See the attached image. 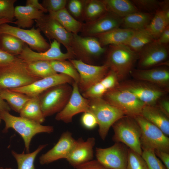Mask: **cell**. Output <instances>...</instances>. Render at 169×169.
<instances>
[{"instance_id":"1","label":"cell","mask_w":169,"mask_h":169,"mask_svg":"<svg viewBox=\"0 0 169 169\" xmlns=\"http://www.w3.org/2000/svg\"><path fill=\"white\" fill-rule=\"evenodd\" d=\"M0 118L5 124L3 132H6L10 128L14 129L23 139L27 153L29 152L31 142L35 135L42 133H50L54 131L53 126L43 125L20 116H15L8 111L1 112Z\"/></svg>"},{"instance_id":"2","label":"cell","mask_w":169,"mask_h":169,"mask_svg":"<svg viewBox=\"0 0 169 169\" xmlns=\"http://www.w3.org/2000/svg\"><path fill=\"white\" fill-rule=\"evenodd\" d=\"M104 64L116 75L119 81L125 79L130 73L138 59V54L123 45H109Z\"/></svg>"},{"instance_id":"3","label":"cell","mask_w":169,"mask_h":169,"mask_svg":"<svg viewBox=\"0 0 169 169\" xmlns=\"http://www.w3.org/2000/svg\"><path fill=\"white\" fill-rule=\"evenodd\" d=\"M112 127L114 132L112 137L113 141L122 143L141 155V130L134 117L125 115L115 122Z\"/></svg>"},{"instance_id":"4","label":"cell","mask_w":169,"mask_h":169,"mask_svg":"<svg viewBox=\"0 0 169 169\" xmlns=\"http://www.w3.org/2000/svg\"><path fill=\"white\" fill-rule=\"evenodd\" d=\"M89 100L88 112L95 117L99 126V136L103 140H104L111 127L125 115L120 110L102 98Z\"/></svg>"},{"instance_id":"5","label":"cell","mask_w":169,"mask_h":169,"mask_svg":"<svg viewBox=\"0 0 169 169\" xmlns=\"http://www.w3.org/2000/svg\"><path fill=\"white\" fill-rule=\"evenodd\" d=\"M40 79L28 71L26 63L19 58L13 63L0 68V90L22 87Z\"/></svg>"},{"instance_id":"6","label":"cell","mask_w":169,"mask_h":169,"mask_svg":"<svg viewBox=\"0 0 169 169\" xmlns=\"http://www.w3.org/2000/svg\"><path fill=\"white\" fill-rule=\"evenodd\" d=\"M73 90L68 83L53 86L38 96L41 108L44 117L60 112L69 101Z\"/></svg>"},{"instance_id":"7","label":"cell","mask_w":169,"mask_h":169,"mask_svg":"<svg viewBox=\"0 0 169 169\" xmlns=\"http://www.w3.org/2000/svg\"><path fill=\"white\" fill-rule=\"evenodd\" d=\"M106 50L94 37L73 34L70 53L75 59L92 64L93 60L103 54Z\"/></svg>"},{"instance_id":"8","label":"cell","mask_w":169,"mask_h":169,"mask_svg":"<svg viewBox=\"0 0 169 169\" xmlns=\"http://www.w3.org/2000/svg\"><path fill=\"white\" fill-rule=\"evenodd\" d=\"M102 98L120 110L125 115L133 117L141 115L146 105L130 91L118 87L108 91Z\"/></svg>"},{"instance_id":"9","label":"cell","mask_w":169,"mask_h":169,"mask_svg":"<svg viewBox=\"0 0 169 169\" xmlns=\"http://www.w3.org/2000/svg\"><path fill=\"white\" fill-rule=\"evenodd\" d=\"M141 130V143L142 150L151 149L169 153V138L157 127L141 115L134 117Z\"/></svg>"},{"instance_id":"10","label":"cell","mask_w":169,"mask_h":169,"mask_svg":"<svg viewBox=\"0 0 169 169\" xmlns=\"http://www.w3.org/2000/svg\"><path fill=\"white\" fill-rule=\"evenodd\" d=\"M2 33L9 34L17 37L32 50L37 52L45 51L50 47V44L42 35L38 28L33 27L30 29H25L4 23L0 25V34Z\"/></svg>"},{"instance_id":"11","label":"cell","mask_w":169,"mask_h":169,"mask_svg":"<svg viewBox=\"0 0 169 169\" xmlns=\"http://www.w3.org/2000/svg\"><path fill=\"white\" fill-rule=\"evenodd\" d=\"M116 87L130 91L146 105H156L167 92L155 85L136 79L119 83Z\"/></svg>"},{"instance_id":"12","label":"cell","mask_w":169,"mask_h":169,"mask_svg":"<svg viewBox=\"0 0 169 169\" xmlns=\"http://www.w3.org/2000/svg\"><path fill=\"white\" fill-rule=\"evenodd\" d=\"M128 149L117 142L108 147H96V160L106 169H126Z\"/></svg>"},{"instance_id":"13","label":"cell","mask_w":169,"mask_h":169,"mask_svg":"<svg viewBox=\"0 0 169 169\" xmlns=\"http://www.w3.org/2000/svg\"><path fill=\"white\" fill-rule=\"evenodd\" d=\"M69 60L74 66L79 74L78 85L80 92L82 93L103 79L109 70V67L104 64L95 65L85 63L80 60Z\"/></svg>"},{"instance_id":"14","label":"cell","mask_w":169,"mask_h":169,"mask_svg":"<svg viewBox=\"0 0 169 169\" xmlns=\"http://www.w3.org/2000/svg\"><path fill=\"white\" fill-rule=\"evenodd\" d=\"M34 21L37 28L48 39L55 40L63 44L66 48L67 52L71 54L70 46L73 33L67 31L59 22L51 17L48 14H44L40 18Z\"/></svg>"},{"instance_id":"15","label":"cell","mask_w":169,"mask_h":169,"mask_svg":"<svg viewBox=\"0 0 169 169\" xmlns=\"http://www.w3.org/2000/svg\"><path fill=\"white\" fill-rule=\"evenodd\" d=\"M18 57L26 63L37 61H50L74 59L72 54L69 52H62L60 44L55 40L50 44V47L43 52H37L32 50L25 44L21 54Z\"/></svg>"},{"instance_id":"16","label":"cell","mask_w":169,"mask_h":169,"mask_svg":"<svg viewBox=\"0 0 169 169\" xmlns=\"http://www.w3.org/2000/svg\"><path fill=\"white\" fill-rule=\"evenodd\" d=\"M72 88V91L69 101L62 110L55 116V119L57 120L69 123L72 121L73 116L76 115L89 111V100L81 95L77 83H73Z\"/></svg>"},{"instance_id":"17","label":"cell","mask_w":169,"mask_h":169,"mask_svg":"<svg viewBox=\"0 0 169 169\" xmlns=\"http://www.w3.org/2000/svg\"><path fill=\"white\" fill-rule=\"evenodd\" d=\"M122 18L108 11L96 19L83 23L81 35L94 37L121 25Z\"/></svg>"},{"instance_id":"18","label":"cell","mask_w":169,"mask_h":169,"mask_svg":"<svg viewBox=\"0 0 169 169\" xmlns=\"http://www.w3.org/2000/svg\"><path fill=\"white\" fill-rule=\"evenodd\" d=\"M74 82V80L68 76L57 73L40 79L28 85L10 90L32 97L38 96L45 91L54 86L64 83L72 84Z\"/></svg>"},{"instance_id":"19","label":"cell","mask_w":169,"mask_h":169,"mask_svg":"<svg viewBox=\"0 0 169 169\" xmlns=\"http://www.w3.org/2000/svg\"><path fill=\"white\" fill-rule=\"evenodd\" d=\"M76 142L69 131L63 132L56 144L51 149L41 155L39 158L41 165L49 164L62 159H66Z\"/></svg>"},{"instance_id":"20","label":"cell","mask_w":169,"mask_h":169,"mask_svg":"<svg viewBox=\"0 0 169 169\" xmlns=\"http://www.w3.org/2000/svg\"><path fill=\"white\" fill-rule=\"evenodd\" d=\"M138 54L139 67L146 69L166 60L168 52L165 45L160 44L155 40L146 45Z\"/></svg>"},{"instance_id":"21","label":"cell","mask_w":169,"mask_h":169,"mask_svg":"<svg viewBox=\"0 0 169 169\" xmlns=\"http://www.w3.org/2000/svg\"><path fill=\"white\" fill-rule=\"evenodd\" d=\"M95 143L94 137H89L86 141L82 138H79L76 140L74 147L66 160L75 168L92 160Z\"/></svg>"},{"instance_id":"22","label":"cell","mask_w":169,"mask_h":169,"mask_svg":"<svg viewBox=\"0 0 169 169\" xmlns=\"http://www.w3.org/2000/svg\"><path fill=\"white\" fill-rule=\"evenodd\" d=\"M130 73L136 80L155 85L167 92L169 90V71L166 68L132 69Z\"/></svg>"},{"instance_id":"23","label":"cell","mask_w":169,"mask_h":169,"mask_svg":"<svg viewBox=\"0 0 169 169\" xmlns=\"http://www.w3.org/2000/svg\"><path fill=\"white\" fill-rule=\"evenodd\" d=\"M119 81L116 74L109 69L103 79L83 92L82 95L88 99L102 98L106 92L117 87Z\"/></svg>"},{"instance_id":"24","label":"cell","mask_w":169,"mask_h":169,"mask_svg":"<svg viewBox=\"0 0 169 169\" xmlns=\"http://www.w3.org/2000/svg\"><path fill=\"white\" fill-rule=\"evenodd\" d=\"M44 13L29 6H17L15 7L14 13L16 20L13 23L19 28H30L33 26L35 20L40 18Z\"/></svg>"},{"instance_id":"25","label":"cell","mask_w":169,"mask_h":169,"mask_svg":"<svg viewBox=\"0 0 169 169\" xmlns=\"http://www.w3.org/2000/svg\"><path fill=\"white\" fill-rule=\"evenodd\" d=\"M135 30L125 28H115L97 35L96 38L103 46L108 45H125Z\"/></svg>"},{"instance_id":"26","label":"cell","mask_w":169,"mask_h":169,"mask_svg":"<svg viewBox=\"0 0 169 169\" xmlns=\"http://www.w3.org/2000/svg\"><path fill=\"white\" fill-rule=\"evenodd\" d=\"M159 128L166 136L169 135V117L166 115L156 105H146L141 115Z\"/></svg>"},{"instance_id":"27","label":"cell","mask_w":169,"mask_h":169,"mask_svg":"<svg viewBox=\"0 0 169 169\" xmlns=\"http://www.w3.org/2000/svg\"><path fill=\"white\" fill-rule=\"evenodd\" d=\"M48 14L68 32L74 34L81 32L83 23L75 19L65 8L56 12L49 13Z\"/></svg>"},{"instance_id":"28","label":"cell","mask_w":169,"mask_h":169,"mask_svg":"<svg viewBox=\"0 0 169 169\" xmlns=\"http://www.w3.org/2000/svg\"><path fill=\"white\" fill-rule=\"evenodd\" d=\"M152 17V15L150 13L139 11L123 18L121 25L123 26L124 28L134 30L145 29Z\"/></svg>"},{"instance_id":"29","label":"cell","mask_w":169,"mask_h":169,"mask_svg":"<svg viewBox=\"0 0 169 169\" xmlns=\"http://www.w3.org/2000/svg\"><path fill=\"white\" fill-rule=\"evenodd\" d=\"M107 11L123 18L139 11L135 5L128 0H102Z\"/></svg>"},{"instance_id":"30","label":"cell","mask_w":169,"mask_h":169,"mask_svg":"<svg viewBox=\"0 0 169 169\" xmlns=\"http://www.w3.org/2000/svg\"><path fill=\"white\" fill-rule=\"evenodd\" d=\"M19 113L20 116L40 124H41L45 120L38 96L31 97L25 103Z\"/></svg>"},{"instance_id":"31","label":"cell","mask_w":169,"mask_h":169,"mask_svg":"<svg viewBox=\"0 0 169 169\" xmlns=\"http://www.w3.org/2000/svg\"><path fill=\"white\" fill-rule=\"evenodd\" d=\"M0 95L3 100L7 101L11 109L19 113L31 98L24 94L9 89L0 90Z\"/></svg>"},{"instance_id":"32","label":"cell","mask_w":169,"mask_h":169,"mask_svg":"<svg viewBox=\"0 0 169 169\" xmlns=\"http://www.w3.org/2000/svg\"><path fill=\"white\" fill-rule=\"evenodd\" d=\"M102 0H86L82 20L84 23L93 21L101 16L106 12Z\"/></svg>"},{"instance_id":"33","label":"cell","mask_w":169,"mask_h":169,"mask_svg":"<svg viewBox=\"0 0 169 169\" xmlns=\"http://www.w3.org/2000/svg\"><path fill=\"white\" fill-rule=\"evenodd\" d=\"M25 43L17 37L8 34H0V49L12 55L19 56Z\"/></svg>"},{"instance_id":"34","label":"cell","mask_w":169,"mask_h":169,"mask_svg":"<svg viewBox=\"0 0 169 169\" xmlns=\"http://www.w3.org/2000/svg\"><path fill=\"white\" fill-rule=\"evenodd\" d=\"M155 40L153 37L145 29L135 30L125 45L138 53L146 45Z\"/></svg>"},{"instance_id":"35","label":"cell","mask_w":169,"mask_h":169,"mask_svg":"<svg viewBox=\"0 0 169 169\" xmlns=\"http://www.w3.org/2000/svg\"><path fill=\"white\" fill-rule=\"evenodd\" d=\"M47 145H40L34 151L31 153H18L12 151L11 153L15 159L18 165V169H35L34 161L38 154Z\"/></svg>"},{"instance_id":"36","label":"cell","mask_w":169,"mask_h":169,"mask_svg":"<svg viewBox=\"0 0 169 169\" xmlns=\"http://www.w3.org/2000/svg\"><path fill=\"white\" fill-rule=\"evenodd\" d=\"M169 24L163 12L159 8L145 29L156 40Z\"/></svg>"},{"instance_id":"37","label":"cell","mask_w":169,"mask_h":169,"mask_svg":"<svg viewBox=\"0 0 169 169\" xmlns=\"http://www.w3.org/2000/svg\"><path fill=\"white\" fill-rule=\"evenodd\" d=\"M26 63L28 71L33 75L40 79L57 74L53 69L49 61H37Z\"/></svg>"},{"instance_id":"38","label":"cell","mask_w":169,"mask_h":169,"mask_svg":"<svg viewBox=\"0 0 169 169\" xmlns=\"http://www.w3.org/2000/svg\"><path fill=\"white\" fill-rule=\"evenodd\" d=\"M50 62L53 69L56 72L68 76L78 84L79 80V74L69 60H55Z\"/></svg>"},{"instance_id":"39","label":"cell","mask_w":169,"mask_h":169,"mask_svg":"<svg viewBox=\"0 0 169 169\" xmlns=\"http://www.w3.org/2000/svg\"><path fill=\"white\" fill-rule=\"evenodd\" d=\"M86 0H67L65 8L77 20L82 21V15Z\"/></svg>"},{"instance_id":"40","label":"cell","mask_w":169,"mask_h":169,"mask_svg":"<svg viewBox=\"0 0 169 169\" xmlns=\"http://www.w3.org/2000/svg\"><path fill=\"white\" fill-rule=\"evenodd\" d=\"M141 156L145 161L147 169H166L151 149L142 150Z\"/></svg>"},{"instance_id":"41","label":"cell","mask_w":169,"mask_h":169,"mask_svg":"<svg viewBox=\"0 0 169 169\" xmlns=\"http://www.w3.org/2000/svg\"><path fill=\"white\" fill-rule=\"evenodd\" d=\"M126 169H147L141 155L128 149Z\"/></svg>"},{"instance_id":"42","label":"cell","mask_w":169,"mask_h":169,"mask_svg":"<svg viewBox=\"0 0 169 169\" xmlns=\"http://www.w3.org/2000/svg\"><path fill=\"white\" fill-rule=\"evenodd\" d=\"M16 0H0V19H5L13 22L14 6Z\"/></svg>"},{"instance_id":"43","label":"cell","mask_w":169,"mask_h":169,"mask_svg":"<svg viewBox=\"0 0 169 169\" xmlns=\"http://www.w3.org/2000/svg\"><path fill=\"white\" fill-rule=\"evenodd\" d=\"M138 9L151 12L158 9L160 2L156 0H133L131 1Z\"/></svg>"},{"instance_id":"44","label":"cell","mask_w":169,"mask_h":169,"mask_svg":"<svg viewBox=\"0 0 169 169\" xmlns=\"http://www.w3.org/2000/svg\"><path fill=\"white\" fill-rule=\"evenodd\" d=\"M67 0H44L42 5L47 12H54L65 8Z\"/></svg>"},{"instance_id":"45","label":"cell","mask_w":169,"mask_h":169,"mask_svg":"<svg viewBox=\"0 0 169 169\" xmlns=\"http://www.w3.org/2000/svg\"><path fill=\"white\" fill-rule=\"evenodd\" d=\"M80 122L82 126L88 130H92L98 125L94 115L89 112L83 113L81 117Z\"/></svg>"},{"instance_id":"46","label":"cell","mask_w":169,"mask_h":169,"mask_svg":"<svg viewBox=\"0 0 169 169\" xmlns=\"http://www.w3.org/2000/svg\"><path fill=\"white\" fill-rule=\"evenodd\" d=\"M18 58V57L11 55L0 49V68L13 63Z\"/></svg>"},{"instance_id":"47","label":"cell","mask_w":169,"mask_h":169,"mask_svg":"<svg viewBox=\"0 0 169 169\" xmlns=\"http://www.w3.org/2000/svg\"><path fill=\"white\" fill-rule=\"evenodd\" d=\"M76 169H106L96 160H92L75 168Z\"/></svg>"},{"instance_id":"48","label":"cell","mask_w":169,"mask_h":169,"mask_svg":"<svg viewBox=\"0 0 169 169\" xmlns=\"http://www.w3.org/2000/svg\"><path fill=\"white\" fill-rule=\"evenodd\" d=\"M160 99L156 105L163 113L169 117V101L167 99L160 100Z\"/></svg>"},{"instance_id":"49","label":"cell","mask_w":169,"mask_h":169,"mask_svg":"<svg viewBox=\"0 0 169 169\" xmlns=\"http://www.w3.org/2000/svg\"><path fill=\"white\" fill-rule=\"evenodd\" d=\"M155 154L161 160L166 169H169V153L164 151L155 150Z\"/></svg>"},{"instance_id":"50","label":"cell","mask_w":169,"mask_h":169,"mask_svg":"<svg viewBox=\"0 0 169 169\" xmlns=\"http://www.w3.org/2000/svg\"><path fill=\"white\" fill-rule=\"evenodd\" d=\"M160 44L166 45L169 42V26H167L157 39L155 40Z\"/></svg>"},{"instance_id":"51","label":"cell","mask_w":169,"mask_h":169,"mask_svg":"<svg viewBox=\"0 0 169 169\" xmlns=\"http://www.w3.org/2000/svg\"><path fill=\"white\" fill-rule=\"evenodd\" d=\"M25 5L31 6L38 10L43 11L44 13L47 12L42 4L39 3L38 0H27Z\"/></svg>"},{"instance_id":"52","label":"cell","mask_w":169,"mask_h":169,"mask_svg":"<svg viewBox=\"0 0 169 169\" xmlns=\"http://www.w3.org/2000/svg\"><path fill=\"white\" fill-rule=\"evenodd\" d=\"M169 3L168 0L160 2L159 8L163 13L167 20L169 22Z\"/></svg>"},{"instance_id":"53","label":"cell","mask_w":169,"mask_h":169,"mask_svg":"<svg viewBox=\"0 0 169 169\" xmlns=\"http://www.w3.org/2000/svg\"><path fill=\"white\" fill-rule=\"evenodd\" d=\"M10 110L8 104L2 98L0 95V113L4 111L9 112Z\"/></svg>"},{"instance_id":"54","label":"cell","mask_w":169,"mask_h":169,"mask_svg":"<svg viewBox=\"0 0 169 169\" xmlns=\"http://www.w3.org/2000/svg\"><path fill=\"white\" fill-rule=\"evenodd\" d=\"M13 23L10 20L5 19H0V25L4 23Z\"/></svg>"},{"instance_id":"55","label":"cell","mask_w":169,"mask_h":169,"mask_svg":"<svg viewBox=\"0 0 169 169\" xmlns=\"http://www.w3.org/2000/svg\"><path fill=\"white\" fill-rule=\"evenodd\" d=\"M0 169H13L11 167H6L4 168L2 167H0Z\"/></svg>"}]
</instances>
